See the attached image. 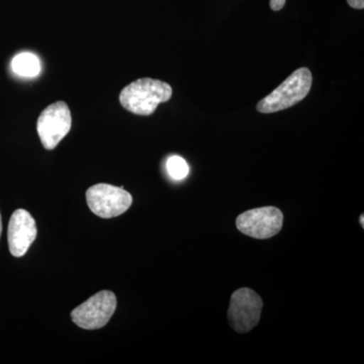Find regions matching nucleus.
Segmentation results:
<instances>
[{"instance_id": "obj_13", "label": "nucleus", "mask_w": 364, "mask_h": 364, "mask_svg": "<svg viewBox=\"0 0 364 364\" xmlns=\"http://www.w3.org/2000/svg\"><path fill=\"white\" fill-rule=\"evenodd\" d=\"M2 233V221H1V215H0V237H1Z\"/></svg>"}, {"instance_id": "obj_5", "label": "nucleus", "mask_w": 364, "mask_h": 364, "mask_svg": "<svg viewBox=\"0 0 364 364\" xmlns=\"http://www.w3.org/2000/svg\"><path fill=\"white\" fill-rule=\"evenodd\" d=\"M263 301L259 294L248 287L237 289L230 301L229 324L238 333L251 331L260 320Z\"/></svg>"}, {"instance_id": "obj_8", "label": "nucleus", "mask_w": 364, "mask_h": 364, "mask_svg": "<svg viewBox=\"0 0 364 364\" xmlns=\"http://www.w3.org/2000/svg\"><path fill=\"white\" fill-rule=\"evenodd\" d=\"M37 226L30 213L18 210L11 215L9 225V246L11 255L23 257L37 238Z\"/></svg>"}, {"instance_id": "obj_7", "label": "nucleus", "mask_w": 364, "mask_h": 364, "mask_svg": "<svg viewBox=\"0 0 364 364\" xmlns=\"http://www.w3.org/2000/svg\"><path fill=\"white\" fill-rule=\"evenodd\" d=\"M282 223L284 215L279 208L263 207L239 215L236 226L241 233L252 238L269 239L279 233Z\"/></svg>"}, {"instance_id": "obj_1", "label": "nucleus", "mask_w": 364, "mask_h": 364, "mask_svg": "<svg viewBox=\"0 0 364 364\" xmlns=\"http://www.w3.org/2000/svg\"><path fill=\"white\" fill-rule=\"evenodd\" d=\"M172 97V87L168 83L152 78H141L122 90L119 102L127 111L150 116L158 105L167 102Z\"/></svg>"}, {"instance_id": "obj_11", "label": "nucleus", "mask_w": 364, "mask_h": 364, "mask_svg": "<svg viewBox=\"0 0 364 364\" xmlns=\"http://www.w3.org/2000/svg\"><path fill=\"white\" fill-rule=\"evenodd\" d=\"M287 0H270V9L274 11H279L286 6Z\"/></svg>"}, {"instance_id": "obj_6", "label": "nucleus", "mask_w": 364, "mask_h": 364, "mask_svg": "<svg viewBox=\"0 0 364 364\" xmlns=\"http://www.w3.org/2000/svg\"><path fill=\"white\" fill-rule=\"evenodd\" d=\"M71 124V112L66 102H57L46 107L37 124L38 134L46 149H55L70 131Z\"/></svg>"}, {"instance_id": "obj_9", "label": "nucleus", "mask_w": 364, "mask_h": 364, "mask_svg": "<svg viewBox=\"0 0 364 364\" xmlns=\"http://www.w3.org/2000/svg\"><path fill=\"white\" fill-rule=\"evenodd\" d=\"M11 69L18 76L28 78L36 77L41 72L40 60L33 53H21L11 61Z\"/></svg>"}, {"instance_id": "obj_2", "label": "nucleus", "mask_w": 364, "mask_h": 364, "mask_svg": "<svg viewBox=\"0 0 364 364\" xmlns=\"http://www.w3.org/2000/svg\"><path fill=\"white\" fill-rule=\"evenodd\" d=\"M313 76L310 69L301 67L257 104L258 112L272 114L284 111L301 102L310 92Z\"/></svg>"}, {"instance_id": "obj_4", "label": "nucleus", "mask_w": 364, "mask_h": 364, "mask_svg": "<svg viewBox=\"0 0 364 364\" xmlns=\"http://www.w3.org/2000/svg\"><path fill=\"white\" fill-rule=\"evenodd\" d=\"M116 309L117 298L114 294L109 291H102L74 309L71 318L82 329H100L109 323Z\"/></svg>"}, {"instance_id": "obj_12", "label": "nucleus", "mask_w": 364, "mask_h": 364, "mask_svg": "<svg viewBox=\"0 0 364 364\" xmlns=\"http://www.w3.org/2000/svg\"><path fill=\"white\" fill-rule=\"evenodd\" d=\"M347 2H348L349 6H351L352 9H364V0H347Z\"/></svg>"}, {"instance_id": "obj_14", "label": "nucleus", "mask_w": 364, "mask_h": 364, "mask_svg": "<svg viewBox=\"0 0 364 364\" xmlns=\"http://www.w3.org/2000/svg\"><path fill=\"white\" fill-rule=\"evenodd\" d=\"M363 218H364V215H361L360 222H361V226H363V227H364V224H363Z\"/></svg>"}, {"instance_id": "obj_3", "label": "nucleus", "mask_w": 364, "mask_h": 364, "mask_svg": "<svg viewBox=\"0 0 364 364\" xmlns=\"http://www.w3.org/2000/svg\"><path fill=\"white\" fill-rule=\"evenodd\" d=\"M86 202L93 214L111 219L127 212L133 203V198L123 188L100 183L87 189Z\"/></svg>"}, {"instance_id": "obj_10", "label": "nucleus", "mask_w": 364, "mask_h": 364, "mask_svg": "<svg viewBox=\"0 0 364 364\" xmlns=\"http://www.w3.org/2000/svg\"><path fill=\"white\" fill-rule=\"evenodd\" d=\"M168 174L176 181H182L189 173V167L186 160L181 156H171L166 162Z\"/></svg>"}]
</instances>
